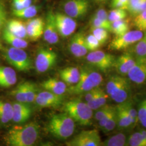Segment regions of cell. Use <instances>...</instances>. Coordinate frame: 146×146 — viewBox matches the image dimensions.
<instances>
[{"instance_id":"obj_22","label":"cell","mask_w":146,"mask_h":146,"mask_svg":"<svg viewBox=\"0 0 146 146\" xmlns=\"http://www.w3.org/2000/svg\"><path fill=\"white\" fill-rule=\"evenodd\" d=\"M3 38L11 47L25 49L28 46V43L24 38L16 36L9 31L7 28L3 31Z\"/></svg>"},{"instance_id":"obj_36","label":"cell","mask_w":146,"mask_h":146,"mask_svg":"<svg viewBox=\"0 0 146 146\" xmlns=\"http://www.w3.org/2000/svg\"><path fill=\"white\" fill-rule=\"evenodd\" d=\"M137 110L139 122L146 129V98L139 102Z\"/></svg>"},{"instance_id":"obj_19","label":"cell","mask_w":146,"mask_h":146,"mask_svg":"<svg viewBox=\"0 0 146 146\" xmlns=\"http://www.w3.org/2000/svg\"><path fill=\"white\" fill-rule=\"evenodd\" d=\"M17 75L15 70L9 67H0V87L9 88L15 84Z\"/></svg>"},{"instance_id":"obj_35","label":"cell","mask_w":146,"mask_h":146,"mask_svg":"<svg viewBox=\"0 0 146 146\" xmlns=\"http://www.w3.org/2000/svg\"><path fill=\"white\" fill-rule=\"evenodd\" d=\"M117 120L116 110L115 106V108L110 115L109 120L107 121L106 125H104V127L102 129V131L106 134H108L111 133L112 131H114L116 128H117Z\"/></svg>"},{"instance_id":"obj_30","label":"cell","mask_w":146,"mask_h":146,"mask_svg":"<svg viewBox=\"0 0 146 146\" xmlns=\"http://www.w3.org/2000/svg\"><path fill=\"white\" fill-rule=\"evenodd\" d=\"M11 94L17 101L26 103V81L19 84L11 92Z\"/></svg>"},{"instance_id":"obj_3","label":"cell","mask_w":146,"mask_h":146,"mask_svg":"<svg viewBox=\"0 0 146 146\" xmlns=\"http://www.w3.org/2000/svg\"><path fill=\"white\" fill-rule=\"evenodd\" d=\"M74 121L66 113L52 115L47 124V130L54 137L60 140H67L75 131Z\"/></svg>"},{"instance_id":"obj_29","label":"cell","mask_w":146,"mask_h":146,"mask_svg":"<svg viewBox=\"0 0 146 146\" xmlns=\"http://www.w3.org/2000/svg\"><path fill=\"white\" fill-rule=\"evenodd\" d=\"M38 11L37 6L31 5L19 11L13 10V14L20 19H31L36 15Z\"/></svg>"},{"instance_id":"obj_13","label":"cell","mask_w":146,"mask_h":146,"mask_svg":"<svg viewBox=\"0 0 146 146\" xmlns=\"http://www.w3.org/2000/svg\"><path fill=\"white\" fill-rule=\"evenodd\" d=\"M131 81L125 77L122 81L115 87L108 96L117 104H120L129 100L131 92Z\"/></svg>"},{"instance_id":"obj_39","label":"cell","mask_w":146,"mask_h":146,"mask_svg":"<svg viewBox=\"0 0 146 146\" xmlns=\"http://www.w3.org/2000/svg\"><path fill=\"white\" fill-rule=\"evenodd\" d=\"M60 76L61 80L66 84L73 86L78 82L80 77L74 76L69 73L65 69H62L60 72Z\"/></svg>"},{"instance_id":"obj_51","label":"cell","mask_w":146,"mask_h":146,"mask_svg":"<svg viewBox=\"0 0 146 146\" xmlns=\"http://www.w3.org/2000/svg\"><path fill=\"white\" fill-rule=\"evenodd\" d=\"M120 1H121L122 2H123V3H124L126 5H127V7H128V4H129V0H119Z\"/></svg>"},{"instance_id":"obj_23","label":"cell","mask_w":146,"mask_h":146,"mask_svg":"<svg viewBox=\"0 0 146 146\" xmlns=\"http://www.w3.org/2000/svg\"><path fill=\"white\" fill-rule=\"evenodd\" d=\"M128 136L127 134L123 132L117 133L110 136L104 141H102L101 145L103 146H125L127 144Z\"/></svg>"},{"instance_id":"obj_44","label":"cell","mask_w":146,"mask_h":146,"mask_svg":"<svg viewBox=\"0 0 146 146\" xmlns=\"http://www.w3.org/2000/svg\"><path fill=\"white\" fill-rule=\"evenodd\" d=\"M7 23V11L5 6L0 1V31Z\"/></svg>"},{"instance_id":"obj_53","label":"cell","mask_w":146,"mask_h":146,"mask_svg":"<svg viewBox=\"0 0 146 146\" xmlns=\"http://www.w3.org/2000/svg\"><path fill=\"white\" fill-rule=\"evenodd\" d=\"M2 49V46L1 44V43L0 42V49Z\"/></svg>"},{"instance_id":"obj_5","label":"cell","mask_w":146,"mask_h":146,"mask_svg":"<svg viewBox=\"0 0 146 146\" xmlns=\"http://www.w3.org/2000/svg\"><path fill=\"white\" fill-rule=\"evenodd\" d=\"M3 56L5 61L18 71L27 72L33 67L31 58L23 49L13 47L5 48Z\"/></svg>"},{"instance_id":"obj_4","label":"cell","mask_w":146,"mask_h":146,"mask_svg":"<svg viewBox=\"0 0 146 146\" xmlns=\"http://www.w3.org/2000/svg\"><path fill=\"white\" fill-rule=\"evenodd\" d=\"M63 111L79 125L87 126L92 124L93 110L81 100H72L67 102L63 106Z\"/></svg>"},{"instance_id":"obj_32","label":"cell","mask_w":146,"mask_h":146,"mask_svg":"<svg viewBox=\"0 0 146 146\" xmlns=\"http://www.w3.org/2000/svg\"><path fill=\"white\" fill-rule=\"evenodd\" d=\"M38 95L50 101L55 104L56 107L62 104L63 102L64 101L63 95L54 94L47 90H44L39 93Z\"/></svg>"},{"instance_id":"obj_9","label":"cell","mask_w":146,"mask_h":146,"mask_svg":"<svg viewBox=\"0 0 146 146\" xmlns=\"http://www.w3.org/2000/svg\"><path fill=\"white\" fill-rule=\"evenodd\" d=\"M143 35L142 31L139 30L129 31L125 34L116 36L109 45L110 49L112 50H122L135 44Z\"/></svg>"},{"instance_id":"obj_45","label":"cell","mask_w":146,"mask_h":146,"mask_svg":"<svg viewBox=\"0 0 146 146\" xmlns=\"http://www.w3.org/2000/svg\"><path fill=\"white\" fill-rule=\"evenodd\" d=\"M101 89L102 88H100L99 86V87L92 89L88 92L84 93V100L86 102H88L89 101H90L92 100H93L94 97L99 93V92Z\"/></svg>"},{"instance_id":"obj_52","label":"cell","mask_w":146,"mask_h":146,"mask_svg":"<svg viewBox=\"0 0 146 146\" xmlns=\"http://www.w3.org/2000/svg\"><path fill=\"white\" fill-rule=\"evenodd\" d=\"M95 1H97V2H103L104 1V0H94Z\"/></svg>"},{"instance_id":"obj_16","label":"cell","mask_w":146,"mask_h":146,"mask_svg":"<svg viewBox=\"0 0 146 146\" xmlns=\"http://www.w3.org/2000/svg\"><path fill=\"white\" fill-rule=\"evenodd\" d=\"M43 38L49 44H54L58 42V33L55 25V14L49 11L47 14L43 31Z\"/></svg>"},{"instance_id":"obj_33","label":"cell","mask_w":146,"mask_h":146,"mask_svg":"<svg viewBox=\"0 0 146 146\" xmlns=\"http://www.w3.org/2000/svg\"><path fill=\"white\" fill-rule=\"evenodd\" d=\"M36 85L33 82L26 81V103L31 104L34 102L37 96Z\"/></svg>"},{"instance_id":"obj_43","label":"cell","mask_w":146,"mask_h":146,"mask_svg":"<svg viewBox=\"0 0 146 146\" xmlns=\"http://www.w3.org/2000/svg\"><path fill=\"white\" fill-rule=\"evenodd\" d=\"M90 24H91L92 27L104 28L110 32L111 31V25L106 23V22L100 20L99 19L96 17L94 16L92 17V19L90 21Z\"/></svg>"},{"instance_id":"obj_46","label":"cell","mask_w":146,"mask_h":146,"mask_svg":"<svg viewBox=\"0 0 146 146\" xmlns=\"http://www.w3.org/2000/svg\"><path fill=\"white\" fill-rule=\"evenodd\" d=\"M94 16L106 22V23L111 25V23L108 19V13H107V12L105 11L104 9L101 8L96 11Z\"/></svg>"},{"instance_id":"obj_28","label":"cell","mask_w":146,"mask_h":146,"mask_svg":"<svg viewBox=\"0 0 146 146\" xmlns=\"http://www.w3.org/2000/svg\"><path fill=\"white\" fill-rule=\"evenodd\" d=\"M131 52L135 58L146 57V33L143 34L141 39L136 43Z\"/></svg>"},{"instance_id":"obj_37","label":"cell","mask_w":146,"mask_h":146,"mask_svg":"<svg viewBox=\"0 0 146 146\" xmlns=\"http://www.w3.org/2000/svg\"><path fill=\"white\" fill-rule=\"evenodd\" d=\"M134 25L137 30L146 32V10L135 16Z\"/></svg>"},{"instance_id":"obj_40","label":"cell","mask_w":146,"mask_h":146,"mask_svg":"<svg viewBox=\"0 0 146 146\" xmlns=\"http://www.w3.org/2000/svg\"><path fill=\"white\" fill-rule=\"evenodd\" d=\"M127 16V11L121 9H114L110 11L108 14V19L110 23L125 19Z\"/></svg>"},{"instance_id":"obj_7","label":"cell","mask_w":146,"mask_h":146,"mask_svg":"<svg viewBox=\"0 0 146 146\" xmlns=\"http://www.w3.org/2000/svg\"><path fill=\"white\" fill-rule=\"evenodd\" d=\"M101 139L97 129L82 131L66 143L68 146H100Z\"/></svg>"},{"instance_id":"obj_49","label":"cell","mask_w":146,"mask_h":146,"mask_svg":"<svg viewBox=\"0 0 146 146\" xmlns=\"http://www.w3.org/2000/svg\"><path fill=\"white\" fill-rule=\"evenodd\" d=\"M114 108H115V106H114V107H113V109L111 110L108 114H107L105 115L104 116V117H103L101 120H100L99 121H98V123H99V127L101 128V129L104 127V125H106V124L107 123V121H108V120H109L110 116V115L111 114V113H112L113 111L114 110Z\"/></svg>"},{"instance_id":"obj_17","label":"cell","mask_w":146,"mask_h":146,"mask_svg":"<svg viewBox=\"0 0 146 146\" xmlns=\"http://www.w3.org/2000/svg\"><path fill=\"white\" fill-rule=\"evenodd\" d=\"M13 116L12 121L16 123L21 124L29 119L32 114V109L28 104L15 102L13 104Z\"/></svg>"},{"instance_id":"obj_24","label":"cell","mask_w":146,"mask_h":146,"mask_svg":"<svg viewBox=\"0 0 146 146\" xmlns=\"http://www.w3.org/2000/svg\"><path fill=\"white\" fill-rule=\"evenodd\" d=\"M13 116V104L0 100V122L7 124L12 120Z\"/></svg>"},{"instance_id":"obj_41","label":"cell","mask_w":146,"mask_h":146,"mask_svg":"<svg viewBox=\"0 0 146 146\" xmlns=\"http://www.w3.org/2000/svg\"><path fill=\"white\" fill-rule=\"evenodd\" d=\"M86 44L88 51L93 52L96 50H98L100 46H101L99 41L94 35L91 34H89L85 38Z\"/></svg>"},{"instance_id":"obj_6","label":"cell","mask_w":146,"mask_h":146,"mask_svg":"<svg viewBox=\"0 0 146 146\" xmlns=\"http://www.w3.org/2000/svg\"><path fill=\"white\" fill-rule=\"evenodd\" d=\"M86 58L89 66L103 72H107L114 68L116 59L114 55L99 50L90 52L87 54Z\"/></svg>"},{"instance_id":"obj_10","label":"cell","mask_w":146,"mask_h":146,"mask_svg":"<svg viewBox=\"0 0 146 146\" xmlns=\"http://www.w3.org/2000/svg\"><path fill=\"white\" fill-rule=\"evenodd\" d=\"M55 21L58 33L62 37L72 35L77 28L75 20L66 14L60 13L55 14Z\"/></svg>"},{"instance_id":"obj_20","label":"cell","mask_w":146,"mask_h":146,"mask_svg":"<svg viewBox=\"0 0 146 146\" xmlns=\"http://www.w3.org/2000/svg\"><path fill=\"white\" fill-rule=\"evenodd\" d=\"M117 114V128L119 130H125L133 127L131 117L122 104H117L115 106Z\"/></svg>"},{"instance_id":"obj_1","label":"cell","mask_w":146,"mask_h":146,"mask_svg":"<svg viewBox=\"0 0 146 146\" xmlns=\"http://www.w3.org/2000/svg\"><path fill=\"white\" fill-rule=\"evenodd\" d=\"M40 133V126L31 122L23 125L13 127L5 138L7 145L11 146H31L36 142Z\"/></svg>"},{"instance_id":"obj_8","label":"cell","mask_w":146,"mask_h":146,"mask_svg":"<svg viewBox=\"0 0 146 146\" xmlns=\"http://www.w3.org/2000/svg\"><path fill=\"white\" fill-rule=\"evenodd\" d=\"M57 60L58 55L54 51L45 48L40 49L35 60V68L37 72H47L55 65Z\"/></svg>"},{"instance_id":"obj_27","label":"cell","mask_w":146,"mask_h":146,"mask_svg":"<svg viewBox=\"0 0 146 146\" xmlns=\"http://www.w3.org/2000/svg\"><path fill=\"white\" fill-rule=\"evenodd\" d=\"M146 10V0H129L127 11L133 16Z\"/></svg>"},{"instance_id":"obj_12","label":"cell","mask_w":146,"mask_h":146,"mask_svg":"<svg viewBox=\"0 0 146 146\" xmlns=\"http://www.w3.org/2000/svg\"><path fill=\"white\" fill-rule=\"evenodd\" d=\"M131 82L137 85L146 83V57L136 58L135 64L127 74Z\"/></svg>"},{"instance_id":"obj_18","label":"cell","mask_w":146,"mask_h":146,"mask_svg":"<svg viewBox=\"0 0 146 146\" xmlns=\"http://www.w3.org/2000/svg\"><path fill=\"white\" fill-rule=\"evenodd\" d=\"M42 88L58 95H63L67 91V84L63 81L54 78H50L43 81L41 84Z\"/></svg>"},{"instance_id":"obj_54","label":"cell","mask_w":146,"mask_h":146,"mask_svg":"<svg viewBox=\"0 0 146 146\" xmlns=\"http://www.w3.org/2000/svg\"><path fill=\"white\" fill-rule=\"evenodd\" d=\"M104 1H106V0H104Z\"/></svg>"},{"instance_id":"obj_14","label":"cell","mask_w":146,"mask_h":146,"mask_svg":"<svg viewBox=\"0 0 146 146\" xmlns=\"http://www.w3.org/2000/svg\"><path fill=\"white\" fill-rule=\"evenodd\" d=\"M85 38L83 33L78 32L70 39L69 43V49L75 57L82 58L88 54V50L86 47Z\"/></svg>"},{"instance_id":"obj_15","label":"cell","mask_w":146,"mask_h":146,"mask_svg":"<svg viewBox=\"0 0 146 146\" xmlns=\"http://www.w3.org/2000/svg\"><path fill=\"white\" fill-rule=\"evenodd\" d=\"M135 61L136 58L131 52H125L118 58H116L114 68L119 75L126 76L135 64Z\"/></svg>"},{"instance_id":"obj_11","label":"cell","mask_w":146,"mask_h":146,"mask_svg":"<svg viewBox=\"0 0 146 146\" xmlns=\"http://www.w3.org/2000/svg\"><path fill=\"white\" fill-rule=\"evenodd\" d=\"M89 8L88 0H67L63 5L66 14L74 19H80L86 15Z\"/></svg>"},{"instance_id":"obj_25","label":"cell","mask_w":146,"mask_h":146,"mask_svg":"<svg viewBox=\"0 0 146 146\" xmlns=\"http://www.w3.org/2000/svg\"><path fill=\"white\" fill-rule=\"evenodd\" d=\"M108 96V95L102 89L93 100L86 103L93 110H96L106 104Z\"/></svg>"},{"instance_id":"obj_2","label":"cell","mask_w":146,"mask_h":146,"mask_svg":"<svg viewBox=\"0 0 146 146\" xmlns=\"http://www.w3.org/2000/svg\"><path fill=\"white\" fill-rule=\"evenodd\" d=\"M80 75L78 82L67 89V92L72 95H81L92 89L99 87L103 78L96 69L90 66H84L80 69Z\"/></svg>"},{"instance_id":"obj_21","label":"cell","mask_w":146,"mask_h":146,"mask_svg":"<svg viewBox=\"0 0 146 146\" xmlns=\"http://www.w3.org/2000/svg\"><path fill=\"white\" fill-rule=\"evenodd\" d=\"M7 29L13 35L22 38H26L27 36L26 25L22 21L12 19L7 22Z\"/></svg>"},{"instance_id":"obj_48","label":"cell","mask_w":146,"mask_h":146,"mask_svg":"<svg viewBox=\"0 0 146 146\" xmlns=\"http://www.w3.org/2000/svg\"><path fill=\"white\" fill-rule=\"evenodd\" d=\"M111 5L113 9H121L127 11V5L119 0H112Z\"/></svg>"},{"instance_id":"obj_31","label":"cell","mask_w":146,"mask_h":146,"mask_svg":"<svg viewBox=\"0 0 146 146\" xmlns=\"http://www.w3.org/2000/svg\"><path fill=\"white\" fill-rule=\"evenodd\" d=\"M120 104H122L125 110L127 111V113L129 115L132 121L133 127H135L137 123L139 122V120L137 116V109H136L134 107L133 102L130 100H128L125 102Z\"/></svg>"},{"instance_id":"obj_26","label":"cell","mask_w":146,"mask_h":146,"mask_svg":"<svg viewBox=\"0 0 146 146\" xmlns=\"http://www.w3.org/2000/svg\"><path fill=\"white\" fill-rule=\"evenodd\" d=\"M111 31L116 36H120L129 31L130 26L128 22L125 19L111 23Z\"/></svg>"},{"instance_id":"obj_50","label":"cell","mask_w":146,"mask_h":146,"mask_svg":"<svg viewBox=\"0 0 146 146\" xmlns=\"http://www.w3.org/2000/svg\"><path fill=\"white\" fill-rule=\"evenodd\" d=\"M138 131L141 133L142 136L143 137V139L144 141H145L146 143V129L145 128H140Z\"/></svg>"},{"instance_id":"obj_34","label":"cell","mask_w":146,"mask_h":146,"mask_svg":"<svg viewBox=\"0 0 146 146\" xmlns=\"http://www.w3.org/2000/svg\"><path fill=\"white\" fill-rule=\"evenodd\" d=\"M92 34L99 41L101 45L104 44L109 38V32L107 30L100 28H91Z\"/></svg>"},{"instance_id":"obj_38","label":"cell","mask_w":146,"mask_h":146,"mask_svg":"<svg viewBox=\"0 0 146 146\" xmlns=\"http://www.w3.org/2000/svg\"><path fill=\"white\" fill-rule=\"evenodd\" d=\"M26 25L27 36L31 40L36 41L43 35V31L37 28L28 22L26 23Z\"/></svg>"},{"instance_id":"obj_42","label":"cell","mask_w":146,"mask_h":146,"mask_svg":"<svg viewBox=\"0 0 146 146\" xmlns=\"http://www.w3.org/2000/svg\"><path fill=\"white\" fill-rule=\"evenodd\" d=\"M114 106L110 104H106L101 108L96 110V113L94 114V119L97 121L101 120L104 116L108 114L111 110L113 109Z\"/></svg>"},{"instance_id":"obj_47","label":"cell","mask_w":146,"mask_h":146,"mask_svg":"<svg viewBox=\"0 0 146 146\" xmlns=\"http://www.w3.org/2000/svg\"><path fill=\"white\" fill-rule=\"evenodd\" d=\"M27 22L29 23V24H31L32 26L36 27L37 28L40 29L44 31L45 23L42 18L36 17V18L32 19L31 20L28 21Z\"/></svg>"}]
</instances>
